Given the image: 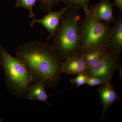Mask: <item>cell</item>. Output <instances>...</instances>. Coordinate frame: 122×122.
<instances>
[{"instance_id":"7","label":"cell","mask_w":122,"mask_h":122,"mask_svg":"<svg viewBox=\"0 0 122 122\" xmlns=\"http://www.w3.org/2000/svg\"><path fill=\"white\" fill-rule=\"evenodd\" d=\"M114 3L110 0H101L97 4L89 6V11L95 17L110 24L115 20L113 15Z\"/></svg>"},{"instance_id":"2","label":"cell","mask_w":122,"mask_h":122,"mask_svg":"<svg viewBox=\"0 0 122 122\" xmlns=\"http://www.w3.org/2000/svg\"><path fill=\"white\" fill-rule=\"evenodd\" d=\"M81 20L79 9L68 8L52 37L51 46L57 56L62 61L79 53Z\"/></svg>"},{"instance_id":"17","label":"cell","mask_w":122,"mask_h":122,"mask_svg":"<svg viewBox=\"0 0 122 122\" xmlns=\"http://www.w3.org/2000/svg\"><path fill=\"white\" fill-rule=\"evenodd\" d=\"M103 79H102L93 76H89L86 84L90 86H94L99 85H102L109 82Z\"/></svg>"},{"instance_id":"10","label":"cell","mask_w":122,"mask_h":122,"mask_svg":"<svg viewBox=\"0 0 122 122\" xmlns=\"http://www.w3.org/2000/svg\"><path fill=\"white\" fill-rule=\"evenodd\" d=\"M114 22L108 38L107 48L121 53L122 50V11L119 10L117 18Z\"/></svg>"},{"instance_id":"11","label":"cell","mask_w":122,"mask_h":122,"mask_svg":"<svg viewBox=\"0 0 122 122\" xmlns=\"http://www.w3.org/2000/svg\"><path fill=\"white\" fill-rule=\"evenodd\" d=\"M46 83L45 81H39L34 82L33 85H31L29 88L28 99L46 102L49 105L48 98L50 95H48L46 92Z\"/></svg>"},{"instance_id":"6","label":"cell","mask_w":122,"mask_h":122,"mask_svg":"<svg viewBox=\"0 0 122 122\" xmlns=\"http://www.w3.org/2000/svg\"><path fill=\"white\" fill-rule=\"evenodd\" d=\"M68 8L65 7L61 9L59 11L48 12V14L41 19L33 18L30 22V25L33 26L35 24H41L45 28L50 35L48 38L49 41L52 37L55 31L57 30L61 21V18L68 10Z\"/></svg>"},{"instance_id":"5","label":"cell","mask_w":122,"mask_h":122,"mask_svg":"<svg viewBox=\"0 0 122 122\" xmlns=\"http://www.w3.org/2000/svg\"><path fill=\"white\" fill-rule=\"evenodd\" d=\"M121 53L107 48L104 54L93 67L85 72L89 76L97 77L108 81L120 66Z\"/></svg>"},{"instance_id":"3","label":"cell","mask_w":122,"mask_h":122,"mask_svg":"<svg viewBox=\"0 0 122 122\" xmlns=\"http://www.w3.org/2000/svg\"><path fill=\"white\" fill-rule=\"evenodd\" d=\"M0 63L4 72L5 86L9 91L21 99H28V91L33 81L24 62L11 55L0 45Z\"/></svg>"},{"instance_id":"18","label":"cell","mask_w":122,"mask_h":122,"mask_svg":"<svg viewBox=\"0 0 122 122\" xmlns=\"http://www.w3.org/2000/svg\"><path fill=\"white\" fill-rule=\"evenodd\" d=\"M114 4L116 7L119 9L120 11H122V0H114Z\"/></svg>"},{"instance_id":"4","label":"cell","mask_w":122,"mask_h":122,"mask_svg":"<svg viewBox=\"0 0 122 122\" xmlns=\"http://www.w3.org/2000/svg\"><path fill=\"white\" fill-rule=\"evenodd\" d=\"M81 20L78 47L82 55L90 51L107 48L112 27L110 24L98 20L88 11Z\"/></svg>"},{"instance_id":"1","label":"cell","mask_w":122,"mask_h":122,"mask_svg":"<svg viewBox=\"0 0 122 122\" xmlns=\"http://www.w3.org/2000/svg\"><path fill=\"white\" fill-rule=\"evenodd\" d=\"M15 56L25 64L33 82L45 81L50 87L56 86L60 82L62 61L48 41L35 40L20 45Z\"/></svg>"},{"instance_id":"13","label":"cell","mask_w":122,"mask_h":122,"mask_svg":"<svg viewBox=\"0 0 122 122\" xmlns=\"http://www.w3.org/2000/svg\"><path fill=\"white\" fill-rule=\"evenodd\" d=\"M90 0H62L66 7L69 9H82L85 12L89 10Z\"/></svg>"},{"instance_id":"14","label":"cell","mask_w":122,"mask_h":122,"mask_svg":"<svg viewBox=\"0 0 122 122\" xmlns=\"http://www.w3.org/2000/svg\"><path fill=\"white\" fill-rule=\"evenodd\" d=\"M38 1L39 0H16L15 7L16 8L23 7L28 10L30 13V18H33L35 17L33 9Z\"/></svg>"},{"instance_id":"8","label":"cell","mask_w":122,"mask_h":122,"mask_svg":"<svg viewBox=\"0 0 122 122\" xmlns=\"http://www.w3.org/2000/svg\"><path fill=\"white\" fill-rule=\"evenodd\" d=\"M87 71L84 58L82 55L77 53L62 61L60 68L61 73L69 75H77Z\"/></svg>"},{"instance_id":"16","label":"cell","mask_w":122,"mask_h":122,"mask_svg":"<svg viewBox=\"0 0 122 122\" xmlns=\"http://www.w3.org/2000/svg\"><path fill=\"white\" fill-rule=\"evenodd\" d=\"M89 76L85 73H82L77 75L74 78L71 79L70 81L73 85H75L77 87L85 85L86 83Z\"/></svg>"},{"instance_id":"12","label":"cell","mask_w":122,"mask_h":122,"mask_svg":"<svg viewBox=\"0 0 122 122\" xmlns=\"http://www.w3.org/2000/svg\"><path fill=\"white\" fill-rule=\"evenodd\" d=\"M107 49V48H98L90 51L82 55L87 67V71L98 62L104 54Z\"/></svg>"},{"instance_id":"19","label":"cell","mask_w":122,"mask_h":122,"mask_svg":"<svg viewBox=\"0 0 122 122\" xmlns=\"http://www.w3.org/2000/svg\"><path fill=\"white\" fill-rule=\"evenodd\" d=\"M1 122V120L0 119V122Z\"/></svg>"},{"instance_id":"15","label":"cell","mask_w":122,"mask_h":122,"mask_svg":"<svg viewBox=\"0 0 122 122\" xmlns=\"http://www.w3.org/2000/svg\"><path fill=\"white\" fill-rule=\"evenodd\" d=\"M39 1L42 10L45 12H49L55 6L62 2V0H39Z\"/></svg>"},{"instance_id":"9","label":"cell","mask_w":122,"mask_h":122,"mask_svg":"<svg viewBox=\"0 0 122 122\" xmlns=\"http://www.w3.org/2000/svg\"><path fill=\"white\" fill-rule=\"evenodd\" d=\"M103 109L100 119L104 118L108 109L118 99L117 93L112 85L111 81L101 85L98 90Z\"/></svg>"}]
</instances>
